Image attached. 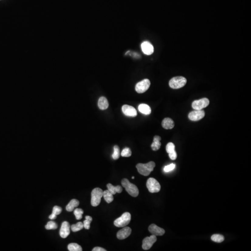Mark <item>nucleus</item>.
<instances>
[{
	"instance_id": "obj_1",
	"label": "nucleus",
	"mask_w": 251,
	"mask_h": 251,
	"mask_svg": "<svg viewBox=\"0 0 251 251\" xmlns=\"http://www.w3.org/2000/svg\"><path fill=\"white\" fill-rule=\"evenodd\" d=\"M155 167V164L153 161L149 162L146 164L139 163L136 166L138 172L141 175L146 176L150 175V173L153 171Z\"/></svg>"
},
{
	"instance_id": "obj_2",
	"label": "nucleus",
	"mask_w": 251,
	"mask_h": 251,
	"mask_svg": "<svg viewBox=\"0 0 251 251\" xmlns=\"http://www.w3.org/2000/svg\"><path fill=\"white\" fill-rule=\"evenodd\" d=\"M121 184L130 195L134 197L138 196L139 190L135 185L130 183L127 179H123L121 181Z\"/></svg>"
},
{
	"instance_id": "obj_3",
	"label": "nucleus",
	"mask_w": 251,
	"mask_h": 251,
	"mask_svg": "<svg viewBox=\"0 0 251 251\" xmlns=\"http://www.w3.org/2000/svg\"><path fill=\"white\" fill-rule=\"evenodd\" d=\"M103 191L100 188L93 189L91 193V203L93 206H97L101 202V198L103 197Z\"/></svg>"
},
{
	"instance_id": "obj_4",
	"label": "nucleus",
	"mask_w": 251,
	"mask_h": 251,
	"mask_svg": "<svg viewBox=\"0 0 251 251\" xmlns=\"http://www.w3.org/2000/svg\"><path fill=\"white\" fill-rule=\"evenodd\" d=\"M187 80L182 76L175 77L169 81V86L173 89H179L183 87L187 83Z\"/></svg>"
},
{
	"instance_id": "obj_5",
	"label": "nucleus",
	"mask_w": 251,
	"mask_h": 251,
	"mask_svg": "<svg viewBox=\"0 0 251 251\" xmlns=\"http://www.w3.org/2000/svg\"><path fill=\"white\" fill-rule=\"evenodd\" d=\"M131 219V214L129 212H125L120 217L114 220V226L118 227H125L130 223Z\"/></svg>"
},
{
	"instance_id": "obj_6",
	"label": "nucleus",
	"mask_w": 251,
	"mask_h": 251,
	"mask_svg": "<svg viewBox=\"0 0 251 251\" xmlns=\"http://www.w3.org/2000/svg\"><path fill=\"white\" fill-rule=\"evenodd\" d=\"M147 187L151 193H158L161 188L159 182L153 178H149L147 181Z\"/></svg>"
},
{
	"instance_id": "obj_7",
	"label": "nucleus",
	"mask_w": 251,
	"mask_h": 251,
	"mask_svg": "<svg viewBox=\"0 0 251 251\" xmlns=\"http://www.w3.org/2000/svg\"><path fill=\"white\" fill-rule=\"evenodd\" d=\"M150 86V80L146 79L137 83L135 86V90L138 93H143L148 90Z\"/></svg>"
},
{
	"instance_id": "obj_8",
	"label": "nucleus",
	"mask_w": 251,
	"mask_h": 251,
	"mask_svg": "<svg viewBox=\"0 0 251 251\" xmlns=\"http://www.w3.org/2000/svg\"><path fill=\"white\" fill-rule=\"evenodd\" d=\"M209 104V100L206 98L195 100L192 103V107L195 110H202Z\"/></svg>"
},
{
	"instance_id": "obj_9",
	"label": "nucleus",
	"mask_w": 251,
	"mask_h": 251,
	"mask_svg": "<svg viewBox=\"0 0 251 251\" xmlns=\"http://www.w3.org/2000/svg\"><path fill=\"white\" fill-rule=\"evenodd\" d=\"M156 236L153 234L150 237L145 238L142 242V248L145 250H149L153 246L154 243L156 242Z\"/></svg>"
},
{
	"instance_id": "obj_10",
	"label": "nucleus",
	"mask_w": 251,
	"mask_h": 251,
	"mask_svg": "<svg viewBox=\"0 0 251 251\" xmlns=\"http://www.w3.org/2000/svg\"><path fill=\"white\" fill-rule=\"evenodd\" d=\"M205 115L203 110H195L189 114L188 118L192 121H198L202 119Z\"/></svg>"
},
{
	"instance_id": "obj_11",
	"label": "nucleus",
	"mask_w": 251,
	"mask_h": 251,
	"mask_svg": "<svg viewBox=\"0 0 251 251\" xmlns=\"http://www.w3.org/2000/svg\"><path fill=\"white\" fill-rule=\"evenodd\" d=\"M70 223L67 221H64L61 226L60 230V235L62 238H66L70 234Z\"/></svg>"
},
{
	"instance_id": "obj_12",
	"label": "nucleus",
	"mask_w": 251,
	"mask_h": 251,
	"mask_svg": "<svg viewBox=\"0 0 251 251\" xmlns=\"http://www.w3.org/2000/svg\"><path fill=\"white\" fill-rule=\"evenodd\" d=\"M122 111L125 115L130 117L137 116V112L135 108L127 105H124L122 106Z\"/></svg>"
},
{
	"instance_id": "obj_13",
	"label": "nucleus",
	"mask_w": 251,
	"mask_h": 251,
	"mask_svg": "<svg viewBox=\"0 0 251 251\" xmlns=\"http://www.w3.org/2000/svg\"><path fill=\"white\" fill-rule=\"evenodd\" d=\"M141 49L143 53L147 55H151L154 53V48L151 43L145 41L141 45Z\"/></svg>"
},
{
	"instance_id": "obj_14",
	"label": "nucleus",
	"mask_w": 251,
	"mask_h": 251,
	"mask_svg": "<svg viewBox=\"0 0 251 251\" xmlns=\"http://www.w3.org/2000/svg\"><path fill=\"white\" fill-rule=\"evenodd\" d=\"M149 231L153 235L155 236H162L164 235L165 232V230L161 228L156 225L152 224L148 227Z\"/></svg>"
},
{
	"instance_id": "obj_15",
	"label": "nucleus",
	"mask_w": 251,
	"mask_h": 251,
	"mask_svg": "<svg viewBox=\"0 0 251 251\" xmlns=\"http://www.w3.org/2000/svg\"><path fill=\"white\" fill-rule=\"evenodd\" d=\"M132 229L129 227H125L120 230L117 233V237L118 239H124L131 234Z\"/></svg>"
},
{
	"instance_id": "obj_16",
	"label": "nucleus",
	"mask_w": 251,
	"mask_h": 251,
	"mask_svg": "<svg viewBox=\"0 0 251 251\" xmlns=\"http://www.w3.org/2000/svg\"><path fill=\"white\" fill-rule=\"evenodd\" d=\"M162 126L165 129H171L174 128L175 123L173 120L169 118H166L162 122Z\"/></svg>"
},
{
	"instance_id": "obj_17",
	"label": "nucleus",
	"mask_w": 251,
	"mask_h": 251,
	"mask_svg": "<svg viewBox=\"0 0 251 251\" xmlns=\"http://www.w3.org/2000/svg\"><path fill=\"white\" fill-rule=\"evenodd\" d=\"M108 190L113 195H115L116 193H121L122 191V188L121 186H114L111 184L109 183L107 185Z\"/></svg>"
},
{
	"instance_id": "obj_18",
	"label": "nucleus",
	"mask_w": 251,
	"mask_h": 251,
	"mask_svg": "<svg viewBox=\"0 0 251 251\" xmlns=\"http://www.w3.org/2000/svg\"><path fill=\"white\" fill-rule=\"evenodd\" d=\"M161 140L160 136L156 135L154 137V141L151 145V148L154 151H157L160 149L161 146Z\"/></svg>"
},
{
	"instance_id": "obj_19",
	"label": "nucleus",
	"mask_w": 251,
	"mask_h": 251,
	"mask_svg": "<svg viewBox=\"0 0 251 251\" xmlns=\"http://www.w3.org/2000/svg\"><path fill=\"white\" fill-rule=\"evenodd\" d=\"M99 108L101 110H105L108 107V102L106 98L105 97H101L98 100Z\"/></svg>"
},
{
	"instance_id": "obj_20",
	"label": "nucleus",
	"mask_w": 251,
	"mask_h": 251,
	"mask_svg": "<svg viewBox=\"0 0 251 251\" xmlns=\"http://www.w3.org/2000/svg\"><path fill=\"white\" fill-rule=\"evenodd\" d=\"M79 202L76 199H73L66 206V210L68 212H72L79 205Z\"/></svg>"
},
{
	"instance_id": "obj_21",
	"label": "nucleus",
	"mask_w": 251,
	"mask_h": 251,
	"mask_svg": "<svg viewBox=\"0 0 251 251\" xmlns=\"http://www.w3.org/2000/svg\"><path fill=\"white\" fill-rule=\"evenodd\" d=\"M138 109L140 112H141L143 114H146V115L150 114L151 113V109L150 107L145 104H140L139 106Z\"/></svg>"
},
{
	"instance_id": "obj_22",
	"label": "nucleus",
	"mask_w": 251,
	"mask_h": 251,
	"mask_svg": "<svg viewBox=\"0 0 251 251\" xmlns=\"http://www.w3.org/2000/svg\"><path fill=\"white\" fill-rule=\"evenodd\" d=\"M103 196L107 203H110L113 201V195L108 190L103 192Z\"/></svg>"
},
{
	"instance_id": "obj_23",
	"label": "nucleus",
	"mask_w": 251,
	"mask_h": 251,
	"mask_svg": "<svg viewBox=\"0 0 251 251\" xmlns=\"http://www.w3.org/2000/svg\"><path fill=\"white\" fill-rule=\"evenodd\" d=\"M68 249L70 251H82V247L76 243H70L68 245Z\"/></svg>"
},
{
	"instance_id": "obj_24",
	"label": "nucleus",
	"mask_w": 251,
	"mask_h": 251,
	"mask_svg": "<svg viewBox=\"0 0 251 251\" xmlns=\"http://www.w3.org/2000/svg\"><path fill=\"white\" fill-rule=\"evenodd\" d=\"M84 228L83 223L82 222H79L76 224L72 225L71 226V229L73 232H76L83 229Z\"/></svg>"
},
{
	"instance_id": "obj_25",
	"label": "nucleus",
	"mask_w": 251,
	"mask_h": 251,
	"mask_svg": "<svg viewBox=\"0 0 251 251\" xmlns=\"http://www.w3.org/2000/svg\"><path fill=\"white\" fill-rule=\"evenodd\" d=\"M211 239L214 242H217V243H221L224 240L225 238L223 235L220 234H213L212 236Z\"/></svg>"
},
{
	"instance_id": "obj_26",
	"label": "nucleus",
	"mask_w": 251,
	"mask_h": 251,
	"mask_svg": "<svg viewBox=\"0 0 251 251\" xmlns=\"http://www.w3.org/2000/svg\"><path fill=\"white\" fill-rule=\"evenodd\" d=\"M85 220L83 221L84 227L86 229H90V223L92 221V218L90 216H86L85 217Z\"/></svg>"
},
{
	"instance_id": "obj_27",
	"label": "nucleus",
	"mask_w": 251,
	"mask_h": 251,
	"mask_svg": "<svg viewBox=\"0 0 251 251\" xmlns=\"http://www.w3.org/2000/svg\"><path fill=\"white\" fill-rule=\"evenodd\" d=\"M74 215L76 216V219L77 220L81 219L83 218V214L84 211L82 209H76L73 212Z\"/></svg>"
},
{
	"instance_id": "obj_28",
	"label": "nucleus",
	"mask_w": 251,
	"mask_h": 251,
	"mask_svg": "<svg viewBox=\"0 0 251 251\" xmlns=\"http://www.w3.org/2000/svg\"><path fill=\"white\" fill-rule=\"evenodd\" d=\"M114 153L112 154L113 158L114 160H117V159L119 158L120 155L119 147L116 145V146H114Z\"/></svg>"
},
{
	"instance_id": "obj_29",
	"label": "nucleus",
	"mask_w": 251,
	"mask_h": 251,
	"mask_svg": "<svg viewBox=\"0 0 251 251\" xmlns=\"http://www.w3.org/2000/svg\"><path fill=\"white\" fill-rule=\"evenodd\" d=\"M57 227V225L53 221H50L48 222V223L45 226V228L47 230L56 229Z\"/></svg>"
},
{
	"instance_id": "obj_30",
	"label": "nucleus",
	"mask_w": 251,
	"mask_h": 251,
	"mask_svg": "<svg viewBox=\"0 0 251 251\" xmlns=\"http://www.w3.org/2000/svg\"><path fill=\"white\" fill-rule=\"evenodd\" d=\"M132 154V152L130 148H126L123 149L121 153V156L122 157H128L131 156Z\"/></svg>"
},
{
	"instance_id": "obj_31",
	"label": "nucleus",
	"mask_w": 251,
	"mask_h": 251,
	"mask_svg": "<svg viewBox=\"0 0 251 251\" xmlns=\"http://www.w3.org/2000/svg\"><path fill=\"white\" fill-rule=\"evenodd\" d=\"M166 151L168 154L172 153L175 151V145L172 142H169L166 146Z\"/></svg>"
},
{
	"instance_id": "obj_32",
	"label": "nucleus",
	"mask_w": 251,
	"mask_h": 251,
	"mask_svg": "<svg viewBox=\"0 0 251 251\" xmlns=\"http://www.w3.org/2000/svg\"><path fill=\"white\" fill-rule=\"evenodd\" d=\"M62 209L61 207L57 206V205H56V206H54V208H53V211H52V215L57 216L56 215H60V213L62 212Z\"/></svg>"
},
{
	"instance_id": "obj_33",
	"label": "nucleus",
	"mask_w": 251,
	"mask_h": 251,
	"mask_svg": "<svg viewBox=\"0 0 251 251\" xmlns=\"http://www.w3.org/2000/svg\"><path fill=\"white\" fill-rule=\"evenodd\" d=\"M175 168V164L172 163L168 166H165L164 168V171L165 172H169L173 170Z\"/></svg>"
},
{
	"instance_id": "obj_34",
	"label": "nucleus",
	"mask_w": 251,
	"mask_h": 251,
	"mask_svg": "<svg viewBox=\"0 0 251 251\" xmlns=\"http://www.w3.org/2000/svg\"><path fill=\"white\" fill-rule=\"evenodd\" d=\"M168 154L171 160H175L176 159L177 157V153L175 151H174V152Z\"/></svg>"
},
{
	"instance_id": "obj_35",
	"label": "nucleus",
	"mask_w": 251,
	"mask_h": 251,
	"mask_svg": "<svg viewBox=\"0 0 251 251\" xmlns=\"http://www.w3.org/2000/svg\"><path fill=\"white\" fill-rule=\"evenodd\" d=\"M93 251H106V249L100 247H95L92 250Z\"/></svg>"
},
{
	"instance_id": "obj_36",
	"label": "nucleus",
	"mask_w": 251,
	"mask_h": 251,
	"mask_svg": "<svg viewBox=\"0 0 251 251\" xmlns=\"http://www.w3.org/2000/svg\"><path fill=\"white\" fill-rule=\"evenodd\" d=\"M132 179H134V177H132Z\"/></svg>"
}]
</instances>
